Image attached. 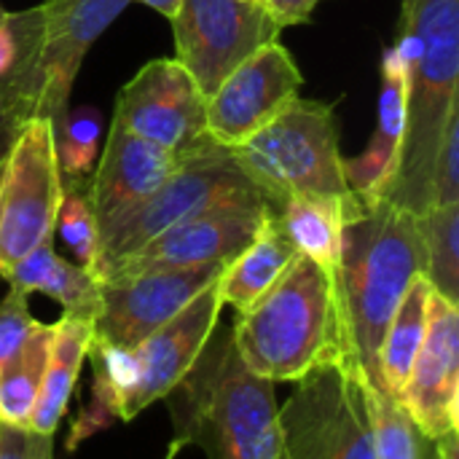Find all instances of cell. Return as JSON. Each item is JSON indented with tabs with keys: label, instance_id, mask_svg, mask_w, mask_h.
<instances>
[{
	"label": "cell",
	"instance_id": "35",
	"mask_svg": "<svg viewBox=\"0 0 459 459\" xmlns=\"http://www.w3.org/2000/svg\"><path fill=\"white\" fill-rule=\"evenodd\" d=\"M0 105H30L35 116V91L13 81H0Z\"/></svg>",
	"mask_w": 459,
	"mask_h": 459
},
{
	"label": "cell",
	"instance_id": "24",
	"mask_svg": "<svg viewBox=\"0 0 459 459\" xmlns=\"http://www.w3.org/2000/svg\"><path fill=\"white\" fill-rule=\"evenodd\" d=\"M51 339L54 323H35L19 352L0 366V425L30 430Z\"/></svg>",
	"mask_w": 459,
	"mask_h": 459
},
{
	"label": "cell",
	"instance_id": "31",
	"mask_svg": "<svg viewBox=\"0 0 459 459\" xmlns=\"http://www.w3.org/2000/svg\"><path fill=\"white\" fill-rule=\"evenodd\" d=\"M38 320L30 315L27 296L11 288L0 301V366L19 352Z\"/></svg>",
	"mask_w": 459,
	"mask_h": 459
},
{
	"label": "cell",
	"instance_id": "10",
	"mask_svg": "<svg viewBox=\"0 0 459 459\" xmlns=\"http://www.w3.org/2000/svg\"><path fill=\"white\" fill-rule=\"evenodd\" d=\"M301 86L304 75L280 40L258 48L207 97V134L226 148L245 145L299 97Z\"/></svg>",
	"mask_w": 459,
	"mask_h": 459
},
{
	"label": "cell",
	"instance_id": "40",
	"mask_svg": "<svg viewBox=\"0 0 459 459\" xmlns=\"http://www.w3.org/2000/svg\"><path fill=\"white\" fill-rule=\"evenodd\" d=\"M253 3H264V0H253Z\"/></svg>",
	"mask_w": 459,
	"mask_h": 459
},
{
	"label": "cell",
	"instance_id": "16",
	"mask_svg": "<svg viewBox=\"0 0 459 459\" xmlns=\"http://www.w3.org/2000/svg\"><path fill=\"white\" fill-rule=\"evenodd\" d=\"M129 0H43L40 94L35 116L56 124L70 108V91L94 40L116 22Z\"/></svg>",
	"mask_w": 459,
	"mask_h": 459
},
{
	"label": "cell",
	"instance_id": "7",
	"mask_svg": "<svg viewBox=\"0 0 459 459\" xmlns=\"http://www.w3.org/2000/svg\"><path fill=\"white\" fill-rule=\"evenodd\" d=\"M285 459H377L363 374L350 360H331L296 382L280 409Z\"/></svg>",
	"mask_w": 459,
	"mask_h": 459
},
{
	"label": "cell",
	"instance_id": "38",
	"mask_svg": "<svg viewBox=\"0 0 459 459\" xmlns=\"http://www.w3.org/2000/svg\"><path fill=\"white\" fill-rule=\"evenodd\" d=\"M180 449H183V446H180V444L175 441V444H172V449H169V455H167V459H175V455H178Z\"/></svg>",
	"mask_w": 459,
	"mask_h": 459
},
{
	"label": "cell",
	"instance_id": "2",
	"mask_svg": "<svg viewBox=\"0 0 459 459\" xmlns=\"http://www.w3.org/2000/svg\"><path fill=\"white\" fill-rule=\"evenodd\" d=\"M164 403L175 441L199 446L207 459H285L274 382L242 363L231 328L221 323Z\"/></svg>",
	"mask_w": 459,
	"mask_h": 459
},
{
	"label": "cell",
	"instance_id": "23",
	"mask_svg": "<svg viewBox=\"0 0 459 459\" xmlns=\"http://www.w3.org/2000/svg\"><path fill=\"white\" fill-rule=\"evenodd\" d=\"M288 239L299 255L312 258L323 272L333 274L339 264L342 229L347 212L336 202L312 199V196H288L277 212Z\"/></svg>",
	"mask_w": 459,
	"mask_h": 459
},
{
	"label": "cell",
	"instance_id": "4",
	"mask_svg": "<svg viewBox=\"0 0 459 459\" xmlns=\"http://www.w3.org/2000/svg\"><path fill=\"white\" fill-rule=\"evenodd\" d=\"M242 363L266 382H301L331 360H350L333 282L312 258L296 255L280 280L231 325Z\"/></svg>",
	"mask_w": 459,
	"mask_h": 459
},
{
	"label": "cell",
	"instance_id": "26",
	"mask_svg": "<svg viewBox=\"0 0 459 459\" xmlns=\"http://www.w3.org/2000/svg\"><path fill=\"white\" fill-rule=\"evenodd\" d=\"M425 245V280L430 288L459 301V204L430 207L417 215Z\"/></svg>",
	"mask_w": 459,
	"mask_h": 459
},
{
	"label": "cell",
	"instance_id": "37",
	"mask_svg": "<svg viewBox=\"0 0 459 459\" xmlns=\"http://www.w3.org/2000/svg\"><path fill=\"white\" fill-rule=\"evenodd\" d=\"M140 3H145V5H151L153 11L164 13L167 19H172V16L178 13V8H180L183 0H140Z\"/></svg>",
	"mask_w": 459,
	"mask_h": 459
},
{
	"label": "cell",
	"instance_id": "18",
	"mask_svg": "<svg viewBox=\"0 0 459 459\" xmlns=\"http://www.w3.org/2000/svg\"><path fill=\"white\" fill-rule=\"evenodd\" d=\"M406 91H409V54L398 40L382 56V89L377 129L366 151L355 159H344V175L350 188L368 204L377 202L390 183L403 132H406Z\"/></svg>",
	"mask_w": 459,
	"mask_h": 459
},
{
	"label": "cell",
	"instance_id": "5",
	"mask_svg": "<svg viewBox=\"0 0 459 459\" xmlns=\"http://www.w3.org/2000/svg\"><path fill=\"white\" fill-rule=\"evenodd\" d=\"M223 204H272L277 212L282 207L247 172L234 148L218 145L207 137L202 145L180 156L178 169L153 196L100 229V258L94 277L100 280L110 266L137 253L161 231Z\"/></svg>",
	"mask_w": 459,
	"mask_h": 459
},
{
	"label": "cell",
	"instance_id": "9",
	"mask_svg": "<svg viewBox=\"0 0 459 459\" xmlns=\"http://www.w3.org/2000/svg\"><path fill=\"white\" fill-rule=\"evenodd\" d=\"M178 62L204 97L258 48L274 43L282 27L264 3L253 0H183L169 19Z\"/></svg>",
	"mask_w": 459,
	"mask_h": 459
},
{
	"label": "cell",
	"instance_id": "22",
	"mask_svg": "<svg viewBox=\"0 0 459 459\" xmlns=\"http://www.w3.org/2000/svg\"><path fill=\"white\" fill-rule=\"evenodd\" d=\"M430 290H433L430 282L425 280V274H420L403 293V299L385 331V339L379 347V379H382V390H387L393 398L401 395V390L409 379L411 363L422 347Z\"/></svg>",
	"mask_w": 459,
	"mask_h": 459
},
{
	"label": "cell",
	"instance_id": "39",
	"mask_svg": "<svg viewBox=\"0 0 459 459\" xmlns=\"http://www.w3.org/2000/svg\"><path fill=\"white\" fill-rule=\"evenodd\" d=\"M5 13H8V11H3V8H0V22L5 19Z\"/></svg>",
	"mask_w": 459,
	"mask_h": 459
},
{
	"label": "cell",
	"instance_id": "19",
	"mask_svg": "<svg viewBox=\"0 0 459 459\" xmlns=\"http://www.w3.org/2000/svg\"><path fill=\"white\" fill-rule=\"evenodd\" d=\"M8 288L30 293H43L62 307V317L89 320L94 323L100 312V280L78 266L65 261L54 250V239L35 247L27 258H22L5 277Z\"/></svg>",
	"mask_w": 459,
	"mask_h": 459
},
{
	"label": "cell",
	"instance_id": "28",
	"mask_svg": "<svg viewBox=\"0 0 459 459\" xmlns=\"http://www.w3.org/2000/svg\"><path fill=\"white\" fill-rule=\"evenodd\" d=\"M102 118L94 108H67L54 124V148L62 183L89 186L94 161L100 153Z\"/></svg>",
	"mask_w": 459,
	"mask_h": 459
},
{
	"label": "cell",
	"instance_id": "3",
	"mask_svg": "<svg viewBox=\"0 0 459 459\" xmlns=\"http://www.w3.org/2000/svg\"><path fill=\"white\" fill-rule=\"evenodd\" d=\"M401 43L409 54L406 132L395 172L377 202L414 218L433 207V164L459 105V0H403Z\"/></svg>",
	"mask_w": 459,
	"mask_h": 459
},
{
	"label": "cell",
	"instance_id": "36",
	"mask_svg": "<svg viewBox=\"0 0 459 459\" xmlns=\"http://www.w3.org/2000/svg\"><path fill=\"white\" fill-rule=\"evenodd\" d=\"M433 449H436V459H459V436L455 433H446L444 438L433 441Z\"/></svg>",
	"mask_w": 459,
	"mask_h": 459
},
{
	"label": "cell",
	"instance_id": "34",
	"mask_svg": "<svg viewBox=\"0 0 459 459\" xmlns=\"http://www.w3.org/2000/svg\"><path fill=\"white\" fill-rule=\"evenodd\" d=\"M32 116L30 105H0V172H3V161L22 129V124Z\"/></svg>",
	"mask_w": 459,
	"mask_h": 459
},
{
	"label": "cell",
	"instance_id": "15",
	"mask_svg": "<svg viewBox=\"0 0 459 459\" xmlns=\"http://www.w3.org/2000/svg\"><path fill=\"white\" fill-rule=\"evenodd\" d=\"M420 433L433 444L459 425V309L430 290L422 347L398 395Z\"/></svg>",
	"mask_w": 459,
	"mask_h": 459
},
{
	"label": "cell",
	"instance_id": "21",
	"mask_svg": "<svg viewBox=\"0 0 459 459\" xmlns=\"http://www.w3.org/2000/svg\"><path fill=\"white\" fill-rule=\"evenodd\" d=\"M296 255L299 253L288 239L280 218L272 215L258 237L223 266L218 277L221 304H229L237 315L247 312L280 280V274L290 266Z\"/></svg>",
	"mask_w": 459,
	"mask_h": 459
},
{
	"label": "cell",
	"instance_id": "17",
	"mask_svg": "<svg viewBox=\"0 0 459 459\" xmlns=\"http://www.w3.org/2000/svg\"><path fill=\"white\" fill-rule=\"evenodd\" d=\"M178 164V153L143 140L113 121L100 164L91 172L86 188L97 229H105L153 196L169 180Z\"/></svg>",
	"mask_w": 459,
	"mask_h": 459
},
{
	"label": "cell",
	"instance_id": "13",
	"mask_svg": "<svg viewBox=\"0 0 459 459\" xmlns=\"http://www.w3.org/2000/svg\"><path fill=\"white\" fill-rule=\"evenodd\" d=\"M221 309L223 304L215 280L156 333L143 339L137 347H124L129 393L121 403L118 422H132L148 406L167 398V393L191 371L202 355L207 339L221 323Z\"/></svg>",
	"mask_w": 459,
	"mask_h": 459
},
{
	"label": "cell",
	"instance_id": "14",
	"mask_svg": "<svg viewBox=\"0 0 459 459\" xmlns=\"http://www.w3.org/2000/svg\"><path fill=\"white\" fill-rule=\"evenodd\" d=\"M272 215H277L272 204H223L207 210L161 231L137 253L110 266L100 280L153 269L226 266L258 237Z\"/></svg>",
	"mask_w": 459,
	"mask_h": 459
},
{
	"label": "cell",
	"instance_id": "33",
	"mask_svg": "<svg viewBox=\"0 0 459 459\" xmlns=\"http://www.w3.org/2000/svg\"><path fill=\"white\" fill-rule=\"evenodd\" d=\"M317 3L320 0H264V8L280 27H293L304 24L317 8Z\"/></svg>",
	"mask_w": 459,
	"mask_h": 459
},
{
	"label": "cell",
	"instance_id": "8",
	"mask_svg": "<svg viewBox=\"0 0 459 459\" xmlns=\"http://www.w3.org/2000/svg\"><path fill=\"white\" fill-rule=\"evenodd\" d=\"M62 204V175L54 148V124L30 116L0 172V277L35 247L54 239Z\"/></svg>",
	"mask_w": 459,
	"mask_h": 459
},
{
	"label": "cell",
	"instance_id": "12",
	"mask_svg": "<svg viewBox=\"0 0 459 459\" xmlns=\"http://www.w3.org/2000/svg\"><path fill=\"white\" fill-rule=\"evenodd\" d=\"M221 272L223 266H191L100 280L102 288L100 312L94 317V342L137 347L186 309L207 285H212Z\"/></svg>",
	"mask_w": 459,
	"mask_h": 459
},
{
	"label": "cell",
	"instance_id": "25",
	"mask_svg": "<svg viewBox=\"0 0 459 459\" xmlns=\"http://www.w3.org/2000/svg\"><path fill=\"white\" fill-rule=\"evenodd\" d=\"M363 401L377 459H428V438L387 390L363 379Z\"/></svg>",
	"mask_w": 459,
	"mask_h": 459
},
{
	"label": "cell",
	"instance_id": "1",
	"mask_svg": "<svg viewBox=\"0 0 459 459\" xmlns=\"http://www.w3.org/2000/svg\"><path fill=\"white\" fill-rule=\"evenodd\" d=\"M425 274V245L417 218L387 202H368L344 221L339 264L331 274L342 339L350 363L382 387L379 347L409 290Z\"/></svg>",
	"mask_w": 459,
	"mask_h": 459
},
{
	"label": "cell",
	"instance_id": "11",
	"mask_svg": "<svg viewBox=\"0 0 459 459\" xmlns=\"http://www.w3.org/2000/svg\"><path fill=\"white\" fill-rule=\"evenodd\" d=\"M113 121L178 156L207 134V97L178 59L148 62L118 94Z\"/></svg>",
	"mask_w": 459,
	"mask_h": 459
},
{
	"label": "cell",
	"instance_id": "32",
	"mask_svg": "<svg viewBox=\"0 0 459 459\" xmlns=\"http://www.w3.org/2000/svg\"><path fill=\"white\" fill-rule=\"evenodd\" d=\"M0 459H51V436L0 425Z\"/></svg>",
	"mask_w": 459,
	"mask_h": 459
},
{
	"label": "cell",
	"instance_id": "6",
	"mask_svg": "<svg viewBox=\"0 0 459 459\" xmlns=\"http://www.w3.org/2000/svg\"><path fill=\"white\" fill-rule=\"evenodd\" d=\"M234 151L280 204L288 196L325 199L342 204L347 221L366 207L347 183L333 108L325 102L296 97L269 126Z\"/></svg>",
	"mask_w": 459,
	"mask_h": 459
},
{
	"label": "cell",
	"instance_id": "27",
	"mask_svg": "<svg viewBox=\"0 0 459 459\" xmlns=\"http://www.w3.org/2000/svg\"><path fill=\"white\" fill-rule=\"evenodd\" d=\"M40 48L43 13L40 5L5 13L0 22V81H13L40 94Z\"/></svg>",
	"mask_w": 459,
	"mask_h": 459
},
{
	"label": "cell",
	"instance_id": "29",
	"mask_svg": "<svg viewBox=\"0 0 459 459\" xmlns=\"http://www.w3.org/2000/svg\"><path fill=\"white\" fill-rule=\"evenodd\" d=\"M89 186L78 183H62V204L56 212V231L65 239V245L78 258V266L89 269L94 274L97 258H100V229L97 218L89 204Z\"/></svg>",
	"mask_w": 459,
	"mask_h": 459
},
{
	"label": "cell",
	"instance_id": "30",
	"mask_svg": "<svg viewBox=\"0 0 459 459\" xmlns=\"http://www.w3.org/2000/svg\"><path fill=\"white\" fill-rule=\"evenodd\" d=\"M459 204V105L449 113L433 164V207Z\"/></svg>",
	"mask_w": 459,
	"mask_h": 459
},
{
	"label": "cell",
	"instance_id": "20",
	"mask_svg": "<svg viewBox=\"0 0 459 459\" xmlns=\"http://www.w3.org/2000/svg\"><path fill=\"white\" fill-rule=\"evenodd\" d=\"M94 336V323L75 320V317H59L54 323V339L40 382V393L30 417V430L38 436H54L59 422L65 420L70 395L75 390V382L81 377L83 360L89 355Z\"/></svg>",
	"mask_w": 459,
	"mask_h": 459
}]
</instances>
